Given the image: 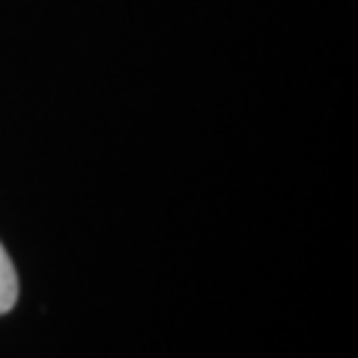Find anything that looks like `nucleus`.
<instances>
[{"instance_id":"f257e3e1","label":"nucleus","mask_w":358,"mask_h":358,"mask_svg":"<svg viewBox=\"0 0 358 358\" xmlns=\"http://www.w3.org/2000/svg\"><path fill=\"white\" fill-rule=\"evenodd\" d=\"M18 301V275H15V266L9 260L6 248L0 245V317L9 313Z\"/></svg>"}]
</instances>
